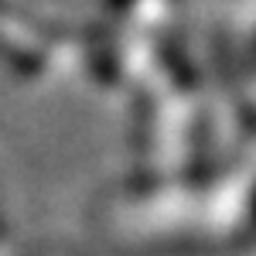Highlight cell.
Listing matches in <instances>:
<instances>
[{"instance_id":"1","label":"cell","mask_w":256,"mask_h":256,"mask_svg":"<svg viewBox=\"0 0 256 256\" xmlns=\"http://www.w3.org/2000/svg\"><path fill=\"white\" fill-rule=\"evenodd\" d=\"M253 55H256V44H253Z\"/></svg>"}]
</instances>
